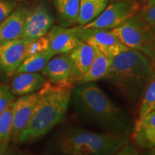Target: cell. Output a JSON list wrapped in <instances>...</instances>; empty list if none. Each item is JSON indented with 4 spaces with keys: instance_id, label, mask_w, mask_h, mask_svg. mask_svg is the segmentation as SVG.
I'll list each match as a JSON object with an SVG mask.
<instances>
[{
    "instance_id": "6da1fadb",
    "label": "cell",
    "mask_w": 155,
    "mask_h": 155,
    "mask_svg": "<svg viewBox=\"0 0 155 155\" xmlns=\"http://www.w3.org/2000/svg\"><path fill=\"white\" fill-rule=\"evenodd\" d=\"M71 99L78 116L106 132L129 136L134 124L128 114L94 83L72 89Z\"/></svg>"
},
{
    "instance_id": "7a4b0ae2",
    "label": "cell",
    "mask_w": 155,
    "mask_h": 155,
    "mask_svg": "<svg viewBox=\"0 0 155 155\" xmlns=\"http://www.w3.org/2000/svg\"><path fill=\"white\" fill-rule=\"evenodd\" d=\"M153 67L151 59L139 50L128 49L113 58L107 80L129 101L141 99Z\"/></svg>"
},
{
    "instance_id": "3957f363",
    "label": "cell",
    "mask_w": 155,
    "mask_h": 155,
    "mask_svg": "<svg viewBox=\"0 0 155 155\" xmlns=\"http://www.w3.org/2000/svg\"><path fill=\"white\" fill-rule=\"evenodd\" d=\"M72 89L53 86L48 81L40 90V96L32 117L18 143L32 142L42 138L57 126L66 114Z\"/></svg>"
},
{
    "instance_id": "277c9868",
    "label": "cell",
    "mask_w": 155,
    "mask_h": 155,
    "mask_svg": "<svg viewBox=\"0 0 155 155\" xmlns=\"http://www.w3.org/2000/svg\"><path fill=\"white\" fill-rule=\"evenodd\" d=\"M129 142L128 135L73 127L60 136L56 147L62 155H112Z\"/></svg>"
},
{
    "instance_id": "5b68a950",
    "label": "cell",
    "mask_w": 155,
    "mask_h": 155,
    "mask_svg": "<svg viewBox=\"0 0 155 155\" xmlns=\"http://www.w3.org/2000/svg\"><path fill=\"white\" fill-rule=\"evenodd\" d=\"M110 31L127 47L139 50L151 60L155 58V38L152 27L138 15Z\"/></svg>"
},
{
    "instance_id": "8992f818",
    "label": "cell",
    "mask_w": 155,
    "mask_h": 155,
    "mask_svg": "<svg viewBox=\"0 0 155 155\" xmlns=\"http://www.w3.org/2000/svg\"><path fill=\"white\" fill-rule=\"evenodd\" d=\"M139 9L140 3L137 0L111 2L96 19L82 27L85 29L113 30L137 15Z\"/></svg>"
},
{
    "instance_id": "52a82bcc",
    "label": "cell",
    "mask_w": 155,
    "mask_h": 155,
    "mask_svg": "<svg viewBox=\"0 0 155 155\" xmlns=\"http://www.w3.org/2000/svg\"><path fill=\"white\" fill-rule=\"evenodd\" d=\"M74 28L77 36L82 41L111 58L129 49L110 30L85 29L81 25Z\"/></svg>"
},
{
    "instance_id": "ba28073f",
    "label": "cell",
    "mask_w": 155,
    "mask_h": 155,
    "mask_svg": "<svg viewBox=\"0 0 155 155\" xmlns=\"http://www.w3.org/2000/svg\"><path fill=\"white\" fill-rule=\"evenodd\" d=\"M41 74L52 85L61 88H73L79 79L69 53L58 54L52 58Z\"/></svg>"
},
{
    "instance_id": "9c48e42d",
    "label": "cell",
    "mask_w": 155,
    "mask_h": 155,
    "mask_svg": "<svg viewBox=\"0 0 155 155\" xmlns=\"http://www.w3.org/2000/svg\"><path fill=\"white\" fill-rule=\"evenodd\" d=\"M53 22L52 13L45 5L40 4L27 10L21 38L32 41L46 35Z\"/></svg>"
},
{
    "instance_id": "30bf717a",
    "label": "cell",
    "mask_w": 155,
    "mask_h": 155,
    "mask_svg": "<svg viewBox=\"0 0 155 155\" xmlns=\"http://www.w3.org/2000/svg\"><path fill=\"white\" fill-rule=\"evenodd\" d=\"M30 40L19 38L0 45V77H10L26 58Z\"/></svg>"
},
{
    "instance_id": "8fae6325",
    "label": "cell",
    "mask_w": 155,
    "mask_h": 155,
    "mask_svg": "<svg viewBox=\"0 0 155 155\" xmlns=\"http://www.w3.org/2000/svg\"><path fill=\"white\" fill-rule=\"evenodd\" d=\"M40 96V91H38L21 96L13 102L12 138L15 142H18L23 131L28 127Z\"/></svg>"
},
{
    "instance_id": "7c38bea8",
    "label": "cell",
    "mask_w": 155,
    "mask_h": 155,
    "mask_svg": "<svg viewBox=\"0 0 155 155\" xmlns=\"http://www.w3.org/2000/svg\"><path fill=\"white\" fill-rule=\"evenodd\" d=\"M49 50L55 55L71 53L80 43L81 40L75 33V28L52 27L48 32Z\"/></svg>"
},
{
    "instance_id": "4fadbf2b",
    "label": "cell",
    "mask_w": 155,
    "mask_h": 155,
    "mask_svg": "<svg viewBox=\"0 0 155 155\" xmlns=\"http://www.w3.org/2000/svg\"><path fill=\"white\" fill-rule=\"evenodd\" d=\"M131 135L133 144L144 150L155 148V110H152L134 126Z\"/></svg>"
},
{
    "instance_id": "5bb4252c",
    "label": "cell",
    "mask_w": 155,
    "mask_h": 155,
    "mask_svg": "<svg viewBox=\"0 0 155 155\" xmlns=\"http://www.w3.org/2000/svg\"><path fill=\"white\" fill-rule=\"evenodd\" d=\"M15 75L9 86L14 96H22L37 92L48 83L47 79L38 73H20Z\"/></svg>"
},
{
    "instance_id": "9a60e30c",
    "label": "cell",
    "mask_w": 155,
    "mask_h": 155,
    "mask_svg": "<svg viewBox=\"0 0 155 155\" xmlns=\"http://www.w3.org/2000/svg\"><path fill=\"white\" fill-rule=\"evenodd\" d=\"M26 12L24 7H19L0 23V45L22 38Z\"/></svg>"
},
{
    "instance_id": "2e32d148",
    "label": "cell",
    "mask_w": 155,
    "mask_h": 155,
    "mask_svg": "<svg viewBox=\"0 0 155 155\" xmlns=\"http://www.w3.org/2000/svg\"><path fill=\"white\" fill-rule=\"evenodd\" d=\"M96 53V51L94 48L82 40L71 53H69L78 78L84 74L91 65Z\"/></svg>"
},
{
    "instance_id": "e0dca14e",
    "label": "cell",
    "mask_w": 155,
    "mask_h": 155,
    "mask_svg": "<svg viewBox=\"0 0 155 155\" xmlns=\"http://www.w3.org/2000/svg\"><path fill=\"white\" fill-rule=\"evenodd\" d=\"M96 51V53L94 61L84 74L79 78L77 84L81 85L96 82L104 79L107 74L113 58L108 57L97 50Z\"/></svg>"
},
{
    "instance_id": "ac0fdd59",
    "label": "cell",
    "mask_w": 155,
    "mask_h": 155,
    "mask_svg": "<svg viewBox=\"0 0 155 155\" xmlns=\"http://www.w3.org/2000/svg\"><path fill=\"white\" fill-rule=\"evenodd\" d=\"M108 0H80L77 24L86 25L96 19L104 11Z\"/></svg>"
},
{
    "instance_id": "d6986e66",
    "label": "cell",
    "mask_w": 155,
    "mask_h": 155,
    "mask_svg": "<svg viewBox=\"0 0 155 155\" xmlns=\"http://www.w3.org/2000/svg\"><path fill=\"white\" fill-rule=\"evenodd\" d=\"M62 25L69 27L76 24L80 0H55Z\"/></svg>"
},
{
    "instance_id": "ffe728a7",
    "label": "cell",
    "mask_w": 155,
    "mask_h": 155,
    "mask_svg": "<svg viewBox=\"0 0 155 155\" xmlns=\"http://www.w3.org/2000/svg\"><path fill=\"white\" fill-rule=\"evenodd\" d=\"M55 55L51 50L48 49L42 53L29 56L23 61L17 70L16 73L41 72L50 60Z\"/></svg>"
},
{
    "instance_id": "44dd1931",
    "label": "cell",
    "mask_w": 155,
    "mask_h": 155,
    "mask_svg": "<svg viewBox=\"0 0 155 155\" xmlns=\"http://www.w3.org/2000/svg\"><path fill=\"white\" fill-rule=\"evenodd\" d=\"M155 106V71L153 70L149 78L141 97L140 108L138 119L136 123L140 122L147 114L154 110ZM135 123V124H136Z\"/></svg>"
},
{
    "instance_id": "7402d4cb",
    "label": "cell",
    "mask_w": 155,
    "mask_h": 155,
    "mask_svg": "<svg viewBox=\"0 0 155 155\" xmlns=\"http://www.w3.org/2000/svg\"><path fill=\"white\" fill-rule=\"evenodd\" d=\"M12 104L0 115V155L7 152L12 131Z\"/></svg>"
},
{
    "instance_id": "603a6c76",
    "label": "cell",
    "mask_w": 155,
    "mask_h": 155,
    "mask_svg": "<svg viewBox=\"0 0 155 155\" xmlns=\"http://www.w3.org/2000/svg\"><path fill=\"white\" fill-rule=\"evenodd\" d=\"M137 15L151 27L155 26V0H147L141 5Z\"/></svg>"
},
{
    "instance_id": "cb8c5ba5",
    "label": "cell",
    "mask_w": 155,
    "mask_h": 155,
    "mask_svg": "<svg viewBox=\"0 0 155 155\" xmlns=\"http://www.w3.org/2000/svg\"><path fill=\"white\" fill-rule=\"evenodd\" d=\"M49 49V40L47 35L32 40L28 45L26 51V58L35 54L42 53Z\"/></svg>"
},
{
    "instance_id": "d4e9b609",
    "label": "cell",
    "mask_w": 155,
    "mask_h": 155,
    "mask_svg": "<svg viewBox=\"0 0 155 155\" xmlns=\"http://www.w3.org/2000/svg\"><path fill=\"white\" fill-rule=\"evenodd\" d=\"M14 101L15 96L11 93L9 87L0 84V115Z\"/></svg>"
},
{
    "instance_id": "484cf974",
    "label": "cell",
    "mask_w": 155,
    "mask_h": 155,
    "mask_svg": "<svg viewBox=\"0 0 155 155\" xmlns=\"http://www.w3.org/2000/svg\"><path fill=\"white\" fill-rule=\"evenodd\" d=\"M16 0H0V23L15 9Z\"/></svg>"
},
{
    "instance_id": "4316f807",
    "label": "cell",
    "mask_w": 155,
    "mask_h": 155,
    "mask_svg": "<svg viewBox=\"0 0 155 155\" xmlns=\"http://www.w3.org/2000/svg\"><path fill=\"white\" fill-rule=\"evenodd\" d=\"M115 155H139L134 144L129 142L115 153Z\"/></svg>"
},
{
    "instance_id": "83f0119b",
    "label": "cell",
    "mask_w": 155,
    "mask_h": 155,
    "mask_svg": "<svg viewBox=\"0 0 155 155\" xmlns=\"http://www.w3.org/2000/svg\"><path fill=\"white\" fill-rule=\"evenodd\" d=\"M147 155H155V150H150L148 153H147Z\"/></svg>"
},
{
    "instance_id": "f1b7e54d",
    "label": "cell",
    "mask_w": 155,
    "mask_h": 155,
    "mask_svg": "<svg viewBox=\"0 0 155 155\" xmlns=\"http://www.w3.org/2000/svg\"><path fill=\"white\" fill-rule=\"evenodd\" d=\"M151 62H152V67H153V70H154V71H155V58L151 60Z\"/></svg>"
},
{
    "instance_id": "f546056e",
    "label": "cell",
    "mask_w": 155,
    "mask_h": 155,
    "mask_svg": "<svg viewBox=\"0 0 155 155\" xmlns=\"http://www.w3.org/2000/svg\"><path fill=\"white\" fill-rule=\"evenodd\" d=\"M111 2H123V1H127V0H108Z\"/></svg>"
},
{
    "instance_id": "4dcf8cb0",
    "label": "cell",
    "mask_w": 155,
    "mask_h": 155,
    "mask_svg": "<svg viewBox=\"0 0 155 155\" xmlns=\"http://www.w3.org/2000/svg\"><path fill=\"white\" fill-rule=\"evenodd\" d=\"M152 31L153 35H154V38H155V26H153V27H152Z\"/></svg>"
},
{
    "instance_id": "1f68e13d",
    "label": "cell",
    "mask_w": 155,
    "mask_h": 155,
    "mask_svg": "<svg viewBox=\"0 0 155 155\" xmlns=\"http://www.w3.org/2000/svg\"><path fill=\"white\" fill-rule=\"evenodd\" d=\"M2 155H15V154H11V153H8V152H6L5 153H4V154H2Z\"/></svg>"
},
{
    "instance_id": "d6a6232c",
    "label": "cell",
    "mask_w": 155,
    "mask_h": 155,
    "mask_svg": "<svg viewBox=\"0 0 155 155\" xmlns=\"http://www.w3.org/2000/svg\"><path fill=\"white\" fill-rule=\"evenodd\" d=\"M147 1V0H140V2H141V5H143V4H144V2H146Z\"/></svg>"
},
{
    "instance_id": "836d02e7",
    "label": "cell",
    "mask_w": 155,
    "mask_h": 155,
    "mask_svg": "<svg viewBox=\"0 0 155 155\" xmlns=\"http://www.w3.org/2000/svg\"><path fill=\"white\" fill-rule=\"evenodd\" d=\"M152 150H155V148H154V149H152Z\"/></svg>"
},
{
    "instance_id": "e575fe53",
    "label": "cell",
    "mask_w": 155,
    "mask_h": 155,
    "mask_svg": "<svg viewBox=\"0 0 155 155\" xmlns=\"http://www.w3.org/2000/svg\"><path fill=\"white\" fill-rule=\"evenodd\" d=\"M154 110H155V106H154Z\"/></svg>"
}]
</instances>
